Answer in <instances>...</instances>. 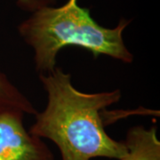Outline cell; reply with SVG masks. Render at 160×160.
Masks as SVG:
<instances>
[{"instance_id": "obj_4", "label": "cell", "mask_w": 160, "mask_h": 160, "mask_svg": "<svg viewBox=\"0 0 160 160\" xmlns=\"http://www.w3.org/2000/svg\"><path fill=\"white\" fill-rule=\"evenodd\" d=\"M123 142L127 152L118 160H160V141L155 126H132Z\"/></svg>"}, {"instance_id": "obj_3", "label": "cell", "mask_w": 160, "mask_h": 160, "mask_svg": "<svg viewBox=\"0 0 160 160\" xmlns=\"http://www.w3.org/2000/svg\"><path fill=\"white\" fill-rule=\"evenodd\" d=\"M24 116L16 109H0V160H54L44 140L27 130Z\"/></svg>"}, {"instance_id": "obj_6", "label": "cell", "mask_w": 160, "mask_h": 160, "mask_svg": "<svg viewBox=\"0 0 160 160\" xmlns=\"http://www.w3.org/2000/svg\"><path fill=\"white\" fill-rule=\"evenodd\" d=\"M56 0H17L18 6L25 11L34 12L45 6H50Z\"/></svg>"}, {"instance_id": "obj_1", "label": "cell", "mask_w": 160, "mask_h": 160, "mask_svg": "<svg viewBox=\"0 0 160 160\" xmlns=\"http://www.w3.org/2000/svg\"><path fill=\"white\" fill-rule=\"evenodd\" d=\"M38 77L47 103L43 111L35 115L29 129L32 134L54 143L62 160H118L126 154L124 142L109 136L102 118L105 109L120 101L119 89L81 92L73 86L71 75L60 67Z\"/></svg>"}, {"instance_id": "obj_5", "label": "cell", "mask_w": 160, "mask_h": 160, "mask_svg": "<svg viewBox=\"0 0 160 160\" xmlns=\"http://www.w3.org/2000/svg\"><path fill=\"white\" fill-rule=\"evenodd\" d=\"M0 109H16L24 114L36 115L38 110L22 92L0 69Z\"/></svg>"}, {"instance_id": "obj_2", "label": "cell", "mask_w": 160, "mask_h": 160, "mask_svg": "<svg viewBox=\"0 0 160 160\" xmlns=\"http://www.w3.org/2000/svg\"><path fill=\"white\" fill-rule=\"evenodd\" d=\"M78 1L68 0L59 7H42L18 27L20 36L33 51L38 74L55 69L59 52L68 46L81 47L95 58L105 55L124 63L133 62L134 56L123 38L130 22L121 19L113 29L102 27L93 20L89 9L79 6Z\"/></svg>"}]
</instances>
